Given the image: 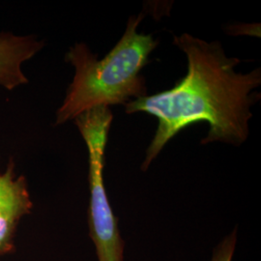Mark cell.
Listing matches in <instances>:
<instances>
[{
    "instance_id": "cell-5",
    "label": "cell",
    "mask_w": 261,
    "mask_h": 261,
    "mask_svg": "<svg viewBox=\"0 0 261 261\" xmlns=\"http://www.w3.org/2000/svg\"><path fill=\"white\" fill-rule=\"evenodd\" d=\"M44 47V43L33 36H18L11 33L0 34V86L13 90L28 84L21 69Z\"/></svg>"
},
{
    "instance_id": "cell-1",
    "label": "cell",
    "mask_w": 261,
    "mask_h": 261,
    "mask_svg": "<svg viewBox=\"0 0 261 261\" xmlns=\"http://www.w3.org/2000/svg\"><path fill=\"white\" fill-rule=\"evenodd\" d=\"M173 44L187 56V75L169 90L125 105L126 113L145 112L159 120L141 165L143 171L169 140L198 122H207L210 128L202 144L241 145L249 136L251 108L260 99L253 92L261 84L260 68L247 74L236 72L240 59L226 56L220 42L182 34L173 37Z\"/></svg>"
},
{
    "instance_id": "cell-6",
    "label": "cell",
    "mask_w": 261,
    "mask_h": 261,
    "mask_svg": "<svg viewBox=\"0 0 261 261\" xmlns=\"http://www.w3.org/2000/svg\"><path fill=\"white\" fill-rule=\"evenodd\" d=\"M237 242V229L225 236L213 251L211 261H232Z\"/></svg>"
},
{
    "instance_id": "cell-3",
    "label": "cell",
    "mask_w": 261,
    "mask_h": 261,
    "mask_svg": "<svg viewBox=\"0 0 261 261\" xmlns=\"http://www.w3.org/2000/svg\"><path fill=\"white\" fill-rule=\"evenodd\" d=\"M112 119L113 115L109 107L94 108L75 119L88 149L90 190L88 227L98 261H124L125 242L103 183L105 149Z\"/></svg>"
},
{
    "instance_id": "cell-4",
    "label": "cell",
    "mask_w": 261,
    "mask_h": 261,
    "mask_svg": "<svg viewBox=\"0 0 261 261\" xmlns=\"http://www.w3.org/2000/svg\"><path fill=\"white\" fill-rule=\"evenodd\" d=\"M11 160L0 173V257L15 251V238L19 222L30 214L33 201L23 175L17 176Z\"/></svg>"
},
{
    "instance_id": "cell-2",
    "label": "cell",
    "mask_w": 261,
    "mask_h": 261,
    "mask_svg": "<svg viewBox=\"0 0 261 261\" xmlns=\"http://www.w3.org/2000/svg\"><path fill=\"white\" fill-rule=\"evenodd\" d=\"M142 17L130 18L121 39L102 60L84 43L70 48L66 60L74 66L75 76L56 113L57 125L75 120L94 108L125 106L146 96L140 72L158 42L152 35L138 32Z\"/></svg>"
}]
</instances>
